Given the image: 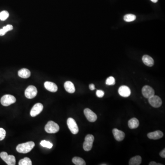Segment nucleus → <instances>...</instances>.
<instances>
[{
    "label": "nucleus",
    "mask_w": 165,
    "mask_h": 165,
    "mask_svg": "<svg viewBox=\"0 0 165 165\" xmlns=\"http://www.w3.org/2000/svg\"><path fill=\"white\" fill-rule=\"evenodd\" d=\"M35 146V144L33 141H29L26 143L19 144L16 147V150L20 153H27L30 152Z\"/></svg>",
    "instance_id": "1"
},
{
    "label": "nucleus",
    "mask_w": 165,
    "mask_h": 165,
    "mask_svg": "<svg viewBox=\"0 0 165 165\" xmlns=\"http://www.w3.org/2000/svg\"><path fill=\"white\" fill-rule=\"evenodd\" d=\"M59 129L58 125L52 121H48L45 127V131L49 133H56L58 132Z\"/></svg>",
    "instance_id": "2"
},
{
    "label": "nucleus",
    "mask_w": 165,
    "mask_h": 165,
    "mask_svg": "<svg viewBox=\"0 0 165 165\" xmlns=\"http://www.w3.org/2000/svg\"><path fill=\"white\" fill-rule=\"evenodd\" d=\"M94 140V136L92 134H88L86 136L83 144V149L85 151H90L91 150Z\"/></svg>",
    "instance_id": "3"
},
{
    "label": "nucleus",
    "mask_w": 165,
    "mask_h": 165,
    "mask_svg": "<svg viewBox=\"0 0 165 165\" xmlns=\"http://www.w3.org/2000/svg\"><path fill=\"white\" fill-rule=\"evenodd\" d=\"M16 99L14 96L11 95H6L1 97V103L5 107H8L15 103Z\"/></svg>",
    "instance_id": "4"
},
{
    "label": "nucleus",
    "mask_w": 165,
    "mask_h": 165,
    "mask_svg": "<svg viewBox=\"0 0 165 165\" xmlns=\"http://www.w3.org/2000/svg\"><path fill=\"white\" fill-rule=\"evenodd\" d=\"M0 157L8 165L16 164V159L13 155H8L6 152H2L0 153Z\"/></svg>",
    "instance_id": "5"
},
{
    "label": "nucleus",
    "mask_w": 165,
    "mask_h": 165,
    "mask_svg": "<svg viewBox=\"0 0 165 165\" xmlns=\"http://www.w3.org/2000/svg\"><path fill=\"white\" fill-rule=\"evenodd\" d=\"M67 125L69 130L72 134H76L78 133L79 129L78 125L73 118L70 117L67 119Z\"/></svg>",
    "instance_id": "6"
},
{
    "label": "nucleus",
    "mask_w": 165,
    "mask_h": 165,
    "mask_svg": "<svg viewBox=\"0 0 165 165\" xmlns=\"http://www.w3.org/2000/svg\"><path fill=\"white\" fill-rule=\"evenodd\" d=\"M37 88L33 85L28 86L25 91V95L28 99H33L37 95Z\"/></svg>",
    "instance_id": "7"
},
{
    "label": "nucleus",
    "mask_w": 165,
    "mask_h": 165,
    "mask_svg": "<svg viewBox=\"0 0 165 165\" xmlns=\"http://www.w3.org/2000/svg\"><path fill=\"white\" fill-rule=\"evenodd\" d=\"M148 101L152 107L154 108H158L162 105V100L160 97L157 95H154L149 98H148Z\"/></svg>",
    "instance_id": "8"
},
{
    "label": "nucleus",
    "mask_w": 165,
    "mask_h": 165,
    "mask_svg": "<svg viewBox=\"0 0 165 165\" xmlns=\"http://www.w3.org/2000/svg\"><path fill=\"white\" fill-rule=\"evenodd\" d=\"M84 114L85 117H86L88 120L90 122L93 123L97 120V116L96 114L89 108H85L84 109Z\"/></svg>",
    "instance_id": "9"
},
{
    "label": "nucleus",
    "mask_w": 165,
    "mask_h": 165,
    "mask_svg": "<svg viewBox=\"0 0 165 165\" xmlns=\"http://www.w3.org/2000/svg\"><path fill=\"white\" fill-rule=\"evenodd\" d=\"M43 109V105L42 104L36 103L33 106L30 111V116L32 117H34L38 115Z\"/></svg>",
    "instance_id": "10"
},
{
    "label": "nucleus",
    "mask_w": 165,
    "mask_h": 165,
    "mask_svg": "<svg viewBox=\"0 0 165 165\" xmlns=\"http://www.w3.org/2000/svg\"><path fill=\"white\" fill-rule=\"evenodd\" d=\"M142 93L143 96L146 98H149L154 95V91L153 88L148 85H145L142 89Z\"/></svg>",
    "instance_id": "11"
},
{
    "label": "nucleus",
    "mask_w": 165,
    "mask_h": 165,
    "mask_svg": "<svg viewBox=\"0 0 165 165\" xmlns=\"http://www.w3.org/2000/svg\"><path fill=\"white\" fill-rule=\"evenodd\" d=\"M118 93L122 97H128L131 95V90L128 87L123 85L118 89Z\"/></svg>",
    "instance_id": "12"
},
{
    "label": "nucleus",
    "mask_w": 165,
    "mask_h": 165,
    "mask_svg": "<svg viewBox=\"0 0 165 165\" xmlns=\"http://www.w3.org/2000/svg\"><path fill=\"white\" fill-rule=\"evenodd\" d=\"M112 133L114 138L117 141H121L124 140L125 134L123 131L118 130L117 128H114L112 130Z\"/></svg>",
    "instance_id": "13"
},
{
    "label": "nucleus",
    "mask_w": 165,
    "mask_h": 165,
    "mask_svg": "<svg viewBox=\"0 0 165 165\" xmlns=\"http://www.w3.org/2000/svg\"><path fill=\"white\" fill-rule=\"evenodd\" d=\"M147 136L151 140H159L163 136V133L161 131L157 130V131L148 133L147 134Z\"/></svg>",
    "instance_id": "14"
},
{
    "label": "nucleus",
    "mask_w": 165,
    "mask_h": 165,
    "mask_svg": "<svg viewBox=\"0 0 165 165\" xmlns=\"http://www.w3.org/2000/svg\"><path fill=\"white\" fill-rule=\"evenodd\" d=\"M45 88L51 92H56L58 91V87L57 85L53 82L46 81L44 83Z\"/></svg>",
    "instance_id": "15"
},
{
    "label": "nucleus",
    "mask_w": 165,
    "mask_h": 165,
    "mask_svg": "<svg viewBox=\"0 0 165 165\" xmlns=\"http://www.w3.org/2000/svg\"><path fill=\"white\" fill-rule=\"evenodd\" d=\"M64 88L68 93L72 94L75 91V88L74 84L71 81H66L64 83Z\"/></svg>",
    "instance_id": "16"
},
{
    "label": "nucleus",
    "mask_w": 165,
    "mask_h": 165,
    "mask_svg": "<svg viewBox=\"0 0 165 165\" xmlns=\"http://www.w3.org/2000/svg\"><path fill=\"white\" fill-rule=\"evenodd\" d=\"M18 75L21 78L28 79L31 75V72L27 68H22L18 71Z\"/></svg>",
    "instance_id": "17"
},
{
    "label": "nucleus",
    "mask_w": 165,
    "mask_h": 165,
    "mask_svg": "<svg viewBox=\"0 0 165 165\" xmlns=\"http://www.w3.org/2000/svg\"><path fill=\"white\" fill-rule=\"evenodd\" d=\"M142 61L145 65L148 67H152L154 64L153 59L148 55H144L142 58Z\"/></svg>",
    "instance_id": "18"
},
{
    "label": "nucleus",
    "mask_w": 165,
    "mask_h": 165,
    "mask_svg": "<svg viewBox=\"0 0 165 165\" xmlns=\"http://www.w3.org/2000/svg\"><path fill=\"white\" fill-rule=\"evenodd\" d=\"M140 123L138 119L136 118H133L129 120L128 122V125L130 129H135L139 126Z\"/></svg>",
    "instance_id": "19"
},
{
    "label": "nucleus",
    "mask_w": 165,
    "mask_h": 165,
    "mask_svg": "<svg viewBox=\"0 0 165 165\" xmlns=\"http://www.w3.org/2000/svg\"><path fill=\"white\" fill-rule=\"evenodd\" d=\"M141 157L140 156H136L132 157L129 161V165H139L141 163Z\"/></svg>",
    "instance_id": "20"
},
{
    "label": "nucleus",
    "mask_w": 165,
    "mask_h": 165,
    "mask_svg": "<svg viewBox=\"0 0 165 165\" xmlns=\"http://www.w3.org/2000/svg\"><path fill=\"white\" fill-rule=\"evenodd\" d=\"M13 25H8L4 26L2 29H0V36H3L8 31H11L13 29Z\"/></svg>",
    "instance_id": "21"
},
{
    "label": "nucleus",
    "mask_w": 165,
    "mask_h": 165,
    "mask_svg": "<svg viewBox=\"0 0 165 165\" xmlns=\"http://www.w3.org/2000/svg\"><path fill=\"white\" fill-rule=\"evenodd\" d=\"M72 161L76 165H85V161L83 159L79 157H74L72 159Z\"/></svg>",
    "instance_id": "22"
},
{
    "label": "nucleus",
    "mask_w": 165,
    "mask_h": 165,
    "mask_svg": "<svg viewBox=\"0 0 165 165\" xmlns=\"http://www.w3.org/2000/svg\"><path fill=\"white\" fill-rule=\"evenodd\" d=\"M19 165H32V161L29 158L25 157L21 159L18 162Z\"/></svg>",
    "instance_id": "23"
},
{
    "label": "nucleus",
    "mask_w": 165,
    "mask_h": 165,
    "mask_svg": "<svg viewBox=\"0 0 165 165\" xmlns=\"http://www.w3.org/2000/svg\"><path fill=\"white\" fill-rule=\"evenodd\" d=\"M136 17L135 15L132 14H128L125 15L124 17V20L127 22L133 21L135 20Z\"/></svg>",
    "instance_id": "24"
},
{
    "label": "nucleus",
    "mask_w": 165,
    "mask_h": 165,
    "mask_svg": "<svg viewBox=\"0 0 165 165\" xmlns=\"http://www.w3.org/2000/svg\"><path fill=\"white\" fill-rule=\"evenodd\" d=\"M9 16L8 12L6 11H3L0 12V20L1 21H5L6 20Z\"/></svg>",
    "instance_id": "25"
},
{
    "label": "nucleus",
    "mask_w": 165,
    "mask_h": 165,
    "mask_svg": "<svg viewBox=\"0 0 165 165\" xmlns=\"http://www.w3.org/2000/svg\"><path fill=\"white\" fill-rule=\"evenodd\" d=\"M40 144L43 147H46L48 149H51L53 147V144L51 143L50 142L47 141H41Z\"/></svg>",
    "instance_id": "26"
},
{
    "label": "nucleus",
    "mask_w": 165,
    "mask_h": 165,
    "mask_svg": "<svg viewBox=\"0 0 165 165\" xmlns=\"http://www.w3.org/2000/svg\"><path fill=\"white\" fill-rule=\"evenodd\" d=\"M105 84L108 85H113L115 84V79L114 77L110 76L105 81Z\"/></svg>",
    "instance_id": "27"
},
{
    "label": "nucleus",
    "mask_w": 165,
    "mask_h": 165,
    "mask_svg": "<svg viewBox=\"0 0 165 165\" xmlns=\"http://www.w3.org/2000/svg\"><path fill=\"white\" fill-rule=\"evenodd\" d=\"M6 135V132L2 128H0V141L4 139Z\"/></svg>",
    "instance_id": "28"
},
{
    "label": "nucleus",
    "mask_w": 165,
    "mask_h": 165,
    "mask_svg": "<svg viewBox=\"0 0 165 165\" xmlns=\"http://www.w3.org/2000/svg\"><path fill=\"white\" fill-rule=\"evenodd\" d=\"M96 96L99 98H102L105 95V92L102 90H97L96 92Z\"/></svg>",
    "instance_id": "29"
},
{
    "label": "nucleus",
    "mask_w": 165,
    "mask_h": 165,
    "mask_svg": "<svg viewBox=\"0 0 165 165\" xmlns=\"http://www.w3.org/2000/svg\"><path fill=\"white\" fill-rule=\"evenodd\" d=\"M160 156H161V157L163 158H165V149H163L162 151L160 152V153H159Z\"/></svg>",
    "instance_id": "30"
},
{
    "label": "nucleus",
    "mask_w": 165,
    "mask_h": 165,
    "mask_svg": "<svg viewBox=\"0 0 165 165\" xmlns=\"http://www.w3.org/2000/svg\"><path fill=\"white\" fill-rule=\"evenodd\" d=\"M89 88H90L91 91H94V90H95V85L93 84H90V85H89Z\"/></svg>",
    "instance_id": "31"
},
{
    "label": "nucleus",
    "mask_w": 165,
    "mask_h": 165,
    "mask_svg": "<svg viewBox=\"0 0 165 165\" xmlns=\"http://www.w3.org/2000/svg\"><path fill=\"white\" fill-rule=\"evenodd\" d=\"M149 165H163V164H160V163L158 164L154 161H151L149 163Z\"/></svg>",
    "instance_id": "32"
},
{
    "label": "nucleus",
    "mask_w": 165,
    "mask_h": 165,
    "mask_svg": "<svg viewBox=\"0 0 165 165\" xmlns=\"http://www.w3.org/2000/svg\"><path fill=\"white\" fill-rule=\"evenodd\" d=\"M158 0H151V1H152L154 3H156V2H157Z\"/></svg>",
    "instance_id": "33"
}]
</instances>
